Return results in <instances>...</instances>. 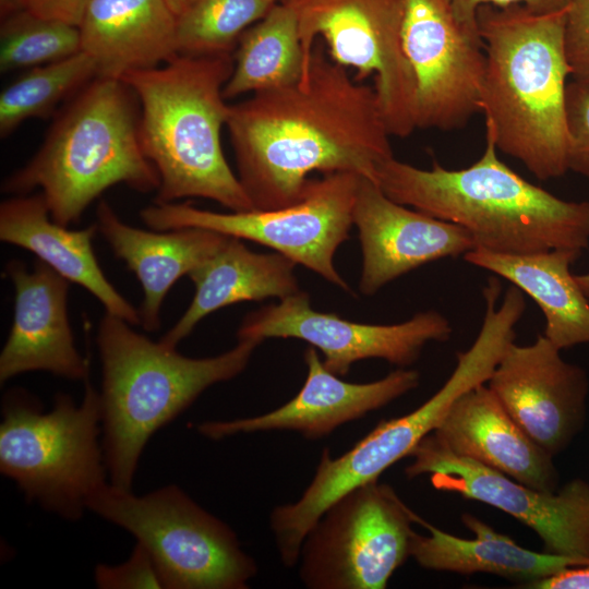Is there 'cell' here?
Listing matches in <instances>:
<instances>
[{
	"label": "cell",
	"mask_w": 589,
	"mask_h": 589,
	"mask_svg": "<svg viewBox=\"0 0 589 589\" xmlns=\"http://www.w3.org/2000/svg\"><path fill=\"white\" fill-rule=\"evenodd\" d=\"M226 128L237 176L255 209L297 203L312 172L374 180L377 166L394 157L374 87L318 44L304 80L230 105Z\"/></svg>",
	"instance_id": "1"
},
{
	"label": "cell",
	"mask_w": 589,
	"mask_h": 589,
	"mask_svg": "<svg viewBox=\"0 0 589 589\" xmlns=\"http://www.w3.org/2000/svg\"><path fill=\"white\" fill-rule=\"evenodd\" d=\"M566 10L482 5L477 12L486 57L480 99L485 133L543 181L568 171Z\"/></svg>",
	"instance_id": "2"
},
{
	"label": "cell",
	"mask_w": 589,
	"mask_h": 589,
	"mask_svg": "<svg viewBox=\"0 0 589 589\" xmlns=\"http://www.w3.org/2000/svg\"><path fill=\"white\" fill-rule=\"evenodd\" d=\"M373 181L393 201L465 228L476 248L527 254L589 245V202L562 200L525 180L500 159L488 133L483 154L467 168L433 161L421 169L392 157Z\"/></svg>",
	"instance_id": "3"
},
{
	"label": "cell",
	"mask_w": 589,
	"mask_h": 589,
	"mask_svg": "<svg viewBox=\"0 0 589 589\" xmlns=\"http://www.w3.org/2000/svg\"><path fill=\"white\" fill-rule=\"evenodd\" d=\"M233 67L231 53L178 55L121 79L139 101L142 148L159 176L154 203L201 197L231 212L255 209L220 141L230 107L224 87Z\"/></svg>",
	"instance_id": "4"
},
{
	"label": "cell",
	"mask_w": 589,
	"mask_h": 589,
	"mask_svg": "<svg viewBox=\"0 0 589 589\" xmlns=\"http://www.w3.org/2000/svg\"><path fill=\"white\" fill-rule=\"evenodd\" d=\"M131 326L106 313L96 337L105 464L109 483L128 491L151 436L209 386L242 373L261 344L238 339L236 347L219 356L190 358Z\"/></svg>",
	"instance_id": "5"
},
{
	"label": "cell",
	"mask_w": 589,
	"mask_h": 589,
	"mask_svg": "<svg viewBox=\"0 0 589 589\" xmlns=\"http://www.w3.org/2000/svg\"><path fill=\"white\" fill-rule=\"evenodd\" d=\"M119 183L148 193L158 190L159 176L142 148L135 95L121 80L97 76L74 95L2 191L21 195L39 188L51 218L68 227Z\"/></svg>",
	"instance_id": "6"
},
{
	"label": "cell",
	"mask_w": 589,
	"mask_h": 589,
	"mask_svg": "<svg viewBox=\"0 0 589 589\" xmlns=\"http://www.w3.org/2000/svg\"><path fill=\"white\" fill-rule=\"evenodd\" d=\"M0 471L29 502L65 519H79L92 495L107 482L99 392L85 381L82 401L60 393L52 409L22 388L3 397Z\"/></svg>",
	"instance_id": "7"
},
{
	"label": "cell",
	"mask_w": 589,
	"mask_h": 589,
	"mask_svg": "<svg viewBox=\"0 0 589 589\" xmlns=\"http://www.w3.org/2000/svg\"><path fill=\"white\" fill-rule=\"evenodd\" d=\"M501 356L502 347L494 338L478 335L470 348L457 353L456 366L444 385L420 407L381 421L337 458L325 448L300 498L276 506L271 513L269 527L285 567L298 564L306 533L334 502L358 486L377 481L392 465L410 456L460 395L488 382Z\"/></svg>",
	"instance_id": "8"
},
{
	"label": "cell",
	"mask_w": 589,
	"mask_h": 589,
	"mask_svg": "<svg viewBox=\"0 0 589 589\" xmlns=\"http://www.w3.org/2000/svg\"><path fill=\"white\" fill-rule=\"evenodd\" d=\"M87 509L147 550L164 589H247L257 574L235 531L177 485L139 496L108 482Z\"/></svg>",
	"instance_id": "9"
},
{
	"label": "cell",
	"mask_w": 589,
	"mask_h": 589,
	"mask_svg": "<svg viewBox=\"0 0 589 589\" xmlns=\"http://www.w3.org/2000/svg\"><path fill=\"white\" fill-rule=\"evenodd\" d=\"M361 177L340 171L310 179L300 201L278 208L217 213L171 202L154 203L140 216L154 230L194 227L260 243L350 291L334 255L349 238Z\"/></svg>",
	"instance_id": "10"
},
{
	"label": "cell",
	"mask_w": 589,
	"mask_h": 589,
	"mask_svg": "<svg viewBox=\"0 0 589 589\" xmlns=\"http://www.w3.org/2000/svg\"><path fill=\"white\" fill-rule=\"evenodd\" d=\"M294 13L305 79L315 39L329 58L356 70L359 82L373 76L374 89L393 136L416 129V80L402 46L404 0H278Z\"/></svg>",
	"instance_id": "11"
},
{
	"label": "cell",
	"mask_w": 589,
	"mask_h": 589,
	"mask_svg": "<svg viewBox=\"0 0 589 589\" xmlns=\"http://www.w3.org/2000/svg\"><path fill=\"white\" fill-rule=\"evenodd\" d=\"M413 512L377 481L334 502L306 533L299 577L309 589H384L410 556Z\"/></svg>",
	"instance_id": "12"
},
{
	"label": "cell",
	"mask_w": 589,
	"mask_h": 589,
	"mask_svg": "<svg viewBox=\"0 0 589 589\" xmlns=\"http://www.w3.org/2000/svg\"><path fill=\"white\" fill-rule=\"evenodd\" d=\"M411 480L429 474L440 491L501 509L532 529L544 552L589 563V483L573 479L554 492L540 491L447 449L431 432L411 452Z\"/></svg>",
	"instance_id": "13"
},
{
	"label": "cell",
	"mask_w": 589,
	"mask_h": 589,
	"mask_svg": "<svg viewBox=\"0 0 589 589\" xmlns=\"http://www.w3.org/2000/svg\"><path fill=\"white\" fill-rule=\"evenodd\" d=\"M452 333L448 318L435 310L418 312L397 324L357 323L314 310L309 293L299 291L247 314L237 335L261 342L267 338L304 340L322 352L328 371L345 376L354 362L373 358L408 368L426 344L447 341Z\"/></svg>",
	"instance_id": "14"
},
{
	"label": "cell",
	"mask_w": 589,
	"mask_h": 589,
	"mask_svg": "<svg viewBox=\"0 0 589 589\" xmlns=\"http://www.w3.org/2000/svg\"><path fill=\"white\" fill-rule=\"evenodd\" d=\"M402 46L416 80L417 129L464 128L480 111L485 72L479 32L447 0H404Z\"/></svg>",
	"instance_id": "15"
},
{
	"label": "cell",
	"mask_w": 589,
	"mask_h": 589,
	"mask_svg": "<svg viewBox=\"0 0 589 589\" xmlns=\"http://www.w3.org/2000/svg\"><path fill=\"white\" fill-rule=\"evenodd\" d=\"M521 430L552 457L582 430L589 380L544 335L510 342L486 382Z\"/></svg>",
	"instance_id": "16"
},
{
	"label": "cell",
	"mask_w": 589,
	"mask_h": 589,
	"mask_svg": "<svg viewBox=\"0 0 589 589\" xmlns=\"http://www.w3.org/2000/svg\"><path fill=\"white\" fill-rule=\"evenodd\" d=\"M352 221L361 245L359 290L364 296L424 264L476 248L465 228L393 201L366 177L358 185Z\"/></svg>",
	"instance_id": "17"
},
{
	"label": "cell",
	"mask_w": 589,
	"mask_h": 589,
	"mask_svg": "<svg viewBox=\"0 0 589 589\" xmlns=\"http://www.w3.org/2000/svg\"><path fill=\"white\" fill-rule=\"evenodd\" d=\"M303 358L306 378L292 399L256 417L204 421L196 426L199 433L217 441L237 434L288 430L317 440L388 405L420 384V373L407 368H398L374 382L350 383L325 368L316 348L309 346Z\"/></svg>",
	"instance_id": "18"
},
{
	"label": "cell",
	"mask_w": 589,
	"mask_h": 589,
	"mask_svg": "<svg viewBox=\"0 0 589 589\" xmlns=\"http://www.w3.org/2000/svg\"><path fill=\"white\" fill-rule=\"evenodd\" d=\"M5 275L14 287V312L0 353V382L32 371L87 381L89 363L75 346L68 316L70 281L39 260L31 272L11 260Z\"/></svg>",
	"instance_id": "19"
},
{
	"label": "cell",
	"mask_w": 589,
	"mask_h": 589,
	"mask_svg": "<svg viewBox=\"0 0 589 589\" xmlns=\"http://www.w3.org/2000/svg\"><path fill=\"white\" fill-rule=\"evenodd\" d=\"M432 433L454 454L522 484L558 489L554 457L521 430L486 383L460 395Z\"/></svg>",
	"instance_id": "20"
},
{
	"label": "cell",
	"mask_w": 589,
	"mask_h": 589,
	"mask_svg": "<svg viewBox=\"0 0 589 589\" xmlns=\"http://www.w3.org/2000/svg\"><path fill=\"white\" fill-rule=\"evenodd\" d=\"M96 225L113 254L137 277L143 289L139 309L141 325L147 332L160 327V311L169 289L214 255L229 236L203 228L144 230L132 227L100 201Z\"/></svg>",
	"instance_id": "21"
},
{
	"label": "cell",
	"mask_w": 589,
	"mask_h": 589,
	"mask_svg": "<svg viewBox=\"0 0 589 589\" xmlns=\"http://www.w3.org/2000/svg\"><path fill=\"white\" fill-rule=\"evenodd\" d=\"M97 231L96 224L74 230L56 223L41 192L15 195L0 204L2 242L34 253L62 277L87 289L106 313L141 325L139 309L113 287L97 262L93 249Z\"/></svg>",
	"instance_id": "22"
},
{
	"label": "cell",
	"mask_w": 589,
	"mask_h": 589,
	"mask_svg": "<svg viewBox=\"0 0 589 589\" xmlns=\"http://www.w3.org/2000/svg\"><path fill=\"white\" fill-rule=\"evenodd\" d=\"M79 29L99 77L121 80L179 55L177 15L166 0H91Z\"/></svg>",
	"instance_id": "23"
},
{
	"label": "cell",
	"mask_w": 589,
	"mask_h": 589,
	"mask_svg": "<svg viewBox=\"0 0 589 589\" xmlns=\"http://www.w3.org/2000/svg\"><path fill=\"white\" fill-rule=\"evenodd\" d=\"M296 266L278 252L256 253L242 239L229 236L214 255L189 274L194 297L160 341L177 348L202 318L221 308L267 298L280 300L301 291Z\"/></svg>",
	"instance_id": "24"
},
{
	"label": "cell",
	"mask_w": 589,
	"mask_h": 589,
	"mask_svg": "<svg viewBox=\"0 0 589 589\" xmlns=\"http://www.w3.org/2000/svg\"><path fill=\"white\" fill-rule=\"evenodd\" d=\"M582 251L553 249L527 254L474 248L464 260L528 294L545 317L544 336L560 350L589 344V300L570 273Z\"/></svg>",
	"instance_id": "25"
},
{
	"label": "cell",
	"mask_w": 589,
	"mask_h": 589,
	"mask_svg": "<svg viewBox=\"0 0 589 589\" xmlns=\"http://www.w3.org/2000/svg\"><path fill=\"white\" fill-rule=\"evenodd\" d=\"M412 518L429 531L428 536L413 533L410 551V556L425 569L460 575L485 573L522 582L525 587L564 568L589 564L573 557L522 548L469 513L462 514L460 518L473 532V539L443 531L416 513Z\"/></svg>",
	"instance_id": "26"
},
{
	"label": "cell",
	"mask_w": 589,
	"mask_h": 589,
	"mask_svg": "<svg viewBox=\"0 0 589 589\" xmlns=\"http://www.w3.org/2000/svg\"><path fill=\"white\" fill-rule=\"evenodd\" d=\"M233 58V71L224 87L226 99L300 82L305 69L292 10L276 2L241 35Z\"/></svg>",
	"instance_id": "27"
},
{
	"label": "cell",
	"mask_w": 589,
	"mask_h": 589,
	"mask_svg": "<svg viewBox=\"0 0 589 589\" xmlns=\"http://www.w3.org/2000/svg\"><path fill=\"white\" fill-rule=\"evenodd\" d=\"M97 77L94 60L84 51L28 69L0 95V135L8 136L21 123L49 116L67 97L77 94Z\"/></svg>",
	"instance_id": "28"
},
{
	"label": "cell",
	"mask_w": 589,
	"mask_h": 589,
	"mask_svg": "<svg viewBox=\"0 0 589 589\" xmlns=\"http://www.w3.org/2000/svg\"><path fill=\"white\" fill-rule=\"evenodd\" d=\"M278 0H196L177 17V50L185 56L233 55L241 35Z\"/></svg>",
	"instance_id": "29"
},
{
	"label": "cell",
	"mask_w": 589,
	"mask_h": 589,
	"mask_svg": "<svg viewBox=\"0 0 589 589\" xmlns=\"http://www.w3.org/2000/svg\"><path fill=\"white\" fill-rule=\"evenodd\" d=\"M81 51L79 26L20 9L5 16L0 32L2 73L32 69Z\"/></svg>",
	"instance_id": "30"
},
{
	"label": "cell",
	"mask_w": 589,
	"mask_h": 589,
	"mask_svg": "<svg viewBox=\"0 0 589 589\" xmlns=\"http://www.w3.org/2000/svg\"><path fill=\"white\" fill-rule=\"evenodd\" d=\"M568 170L589 180V82L573 80L565 96Z\"/></svg>",
	"instance_id": "31"
},
{
	"label": "cell",
	"mask_w": 589,
	"mask_h": 589,
	"mask_svg": "<svg viewBox=\"0 0 589 589\" xmlns=\"http://www.w3.org/2000/svg\"><path fill=\"white\" fill-rule=\"evenodd\" d=\"M94 578L100 589L163 588L152 556L137 542L125 562L118 565L98 564Z\"/></svg>",
	"instance_id": "32"
},
{
	"label": "cell",
	"mask_w": 589,
	"mask_h": 589,
	"mask_svg": "<svg viewBox=\"0 0 589 589\" xmlns=\"http://www.w3.org/2000/svg\"><path fill=\"white\" fill-rule=\"evenodd\" d=\"M564 51L570 75L589 82V0H570L566 10Z\"/></svg>",
	"instance_id": "33"
},
{
	"label": "cell",
	"mask_w": 589,
	"mask_h": 589,
	"mask_svg": "<svg viewBox=\"0 0 589 589\" xmlns=\"http://www.w3.org/2000/svg\"><path fill=\"white\" fill-rule=\"evenodd\" d=\"M455 17L465 27L479 32L477 12L482 5L506 8L522 5L531 11L551 13L566 10L570 0H447Z\"/></svg>",
	"instance_id": "34"
},
{
	"label": "cell",
	"mask_w": 589,
	"mask_h": 589,
	"mask_svg": "<svg viewBox=\"0 0 589 589\" xmlns=\"http://www.w3.org/2000/svg\"><path fill=\"white\" fill-rule=\"evenodd\" d=\"M91 0H15V11L23 9L37 16L79 26Z\"/></svg>",
	"instance_id": "35"
},
{
	"label": "cell",
	"mask_w": 589,
	"mask_h": 589,
	"mask_svg": "<svg viewBox=\"0 0 589 589\" xmlns=\"http://www.w3.org/2000/svg\"><path fill=\"white\" fill-rule=\"evenodd\" d=\"M524 588L530 589H589V564L564 568Z\"/></svg>",
	"instance_id": "36"
},
{
	"label": "cell",
	"mask_w": 589,
	"mask_h": 589,
	"mask_svg": "<svg viewBox=\"0 0 589 589\" xmlns=\"http://www.w3.org/2000/svg\"><path fill=\"white\" fill-rule=\"evenodd\" d=\"M177 17L189 9L196 0H166Z\"/></svg>",
	"instance_id": "37"
},
{
	"label": "cell",
	"mask_w": 589,
	"mask_h": 589,
	"mask_svg": "<svg viewBox=\"0 0 589 589\" xmlns=\"http://www.w3.org/2000/svg\"><path fill=\"white\" fill-rule=\"evenodd\" d=\"M575 279L577 284L579 285L580 289L582 290L584 294L589 300V273L575 275Z\"/></svg>",
	"instance_id": "38"
},
{
	"label": "cell",
	"mask_w": 589,
	"mask_h": 589,
	"mask_svg": "<svg viewBox=\"0 0 589 589\" xmlns=\"http://www.w3.org/2000/svg\"><path fill=\"white\" fill-rule=\"evenodd\" d=\"M1 13L7 16L15 11V0H0Z\"/></svg>",
	"instance_id": "39"
}]
</instances>
